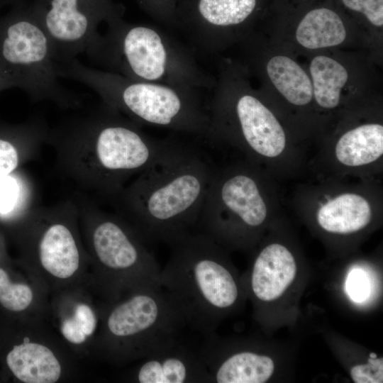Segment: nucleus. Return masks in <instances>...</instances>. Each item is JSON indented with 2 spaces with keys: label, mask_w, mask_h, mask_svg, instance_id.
Segmentation results:
<instances>
[{
  "label": "nucleus",
  "mask_w": 383,
  "mask_h": 383,
  "mask_svg": "<svg viewBox=\"0 0 383 383\" xmlns=\"http://www.w3.org/2000/svg\"><path fill=\"white\" fill-rule=\"evenodd\" d=\"M46 143L58 171L80 188L112 201L131 179L189 148L150 137L103 103L49 128Z\"/></svg>",
  "instance_id": "1"
},
{
  "label": "nucleus",
  "mask_w": 383,
  "mask_h": 383,
  "mask_svg": "<svg viewBox=\"0 0 383 383\" xmlns=\"http://www.w3.org/2000/svg\"><path fill=\"white\" fill-rule=\"evenodd\" d=\"M214 172L189 148L135 177L111 201L148 244L171 245L195 231Z\"/></svg>",
  "instance_id": "2"
},
{
  "label": "nucleus",
  "mask_w": 383,
  "mask_h": 383,
  "mask_svg": "<svg viewBox=\"0 0 383 383\" xmlns=\"http://www.w3.org/2000/svg\"><path fill=\"white\" fill-rule=\"evenodd\" d=\"M160 286L180 310L187 328L204 338L239 303L240 289L221 245L190 233L170 245Z\"/></svg>",
  "instance_id": "3"
},
{
  "label": "nucleus",
  "mask_w": 383,
  "mask_h": 383,
  "mask_svg": "<svg viewBox=\"0 0 383 383\" xmlns=\"http://www.w3.org/2000/svg\"><path fill=\"white\" fill-rule=\"evenodd\" d=\"M123 13L118 4L105 22L106 32L86 51L93 62L134 80L210 88V76L189 50L155 26L127 22Z\"/></svg>",
  "instance_id": "4"
},
{
  "label": "nucleus",
  "mask_w": 383,
  "mask_h": 383,
  "mask_svg": "<svg viewBox=\"0 0 383 383\" xmlns=\"http://www.w3.org/2000/svg\"><path fill=\"white\" fill-rule=\"evenodd\" d=\"M4 228L16 244L17 265L48 294L88 284L89 258L74 199L35 205Z\"/></svg>",
  "instance_id": "5"
},
{
  "label": "nucleus",
  "mask_w": 383,
  "mask_h": 383,
  "mask_svg": "<svg viewBox=\"0 0 383 383\" xmlns=\"http://www.w3.org/2000/svg\"><path fill=\"white\" fill-rule=\"evenodd\" d=\"M82 240L89 258L88 287L103 303L160 286L161 269L142 237L117 213L87 197L74 198Z\"/></svg>",
  "instance_id": "6"
},
{
  "label": "nucleus",
  "mask_w": 383,
  "mask_h": 383,
  "mask_svg": "<svg viewBox=\"0 0 383 383\" xmlns=\"http://www.w3.org/2000/svg\"><path fill=\"white\" fill-rule=\"evenodd\" d=\"M57 77L72 79L94 90L104 104L139 126L148 125L206 136L209 114L196 89L134 80L92 68L77 58L55 63Z\"/></svg>",
  "instance_id": "7"
},
{
  "label": "nucleus",
  "mask_w": 383,
  "mask_h": 383,
  "mask_svg": "<svg viewBox=\"0 0 383 383\" xmlns=\"http://www.w3.org/2000/svg\"><path fill=\"white\" fill-rule=\"evenodd\" d=\"M185 320L161 287L100 303V322L91 352L111 364L137 362L181 338Z\"/></svg>",
  "instance_id": "8"
},
{
  "label": "nucleus",
  "mask_w": 383,
  "mask_h": 383,
  "mask_svg": "<svg viewBox=\"0 0 383 383\" xmlns=\"http://www.w3.org/2000/svg\"><path fill=\"white\" fill-rule=\"evenodd\" d=\"M55 62L50 41L29 3L11 6L0 16V72L33 102L77 109L80 102L59 82Z\"/></svg>",
  "instance_id": "9"
},
{
  "label": "nucleus",
  "mask_w": 383,
  "mask_h": 383,
  "mask_svg": "<svg viewBox=\"0 0 383 383\" xmlns=\"http://www.w3.org/2000/svg\"><path fill=\"white\" fill-rule=\"evenodd\" d=\"M76 355L44 320L0 312V382L56 383L74 372Z\"/></svg>",
  "instance_id": "10"
},
{
  "label": "nucleus",
  "mask_w": 383,
  "mask_h": 383,
  "mask_svg": "<svg viewBox=\"0 0 383 383\" xmlns=\"http://www.w3.org/2000/svg\"><path fill=\"white\" fill-rule=\"evenodd\" d=\"M267 209L252 174L214 172L195 231L219 245H245L266 220Z\"/></svg>",
  "instance_id": "11"
},
{
  "label": "nucleus",
  "mask_w": 383,
  "mask_h": 383,
  "mask_svg": "<svg viewBox=\"0 0 383 383\" xmlns=\"http://www.w3.org/2000/svg\"><path fill=\"white\" fill-rule=\"evenodd\" d=\"M217 88L208 111L206 138H235L253 154L279 156L285 148L286 137L271 111L250 93L231 98L221 87Z\"/></svg>",
  "instance_id": "12"
},
{
  "label": "nucleus",
  "mask_w": 383,
  "mask_h": 383,
  "mask_svg": "<svg viewBox=\"0 0 383 383\" xmlns=\"http://www.w3.org/2000/svg\"><path fill=\"white\" fill-rule=\"evenodd\" d=\"M30 9L44 30L55 62L65 63L96 42L98 28L118 6L113 0H31Z\"/></svg>",
  "instance_id": "13"
},
{
  "label": "nucleus",
  "mask_w": 383,
  "mask_h": 383,
  "mask_svg": "<svg viewBox=\"0 0 383 383\" xmlns=\"http://www.w3.org/2000/svg\"><path fill=\"white\" fill-rule=\"evenodd\" d=\"M258 3L259 0L179 1L176 27L196 48L210 54L220 45L226 32L250 19Z\"/></svg>",
  "instance_id": "14"
},
{
  "label": "nucleus",
  "mask_w": 383,
  "mask_h": 383,
  "mask_svg": "<svg viewBox=\"0 0 383 383\" xmlns=\"http://www.w3.org/2000/svg\"><path fill=\"white\" fill-rule=\"evenodd\" d=\"M52 296L50 313L61 340L75 355L91 352L100 322V304H94L95 295L87 285H82Z\"/></svg>",
  "instance_id": "15"
},
{
  "label": "nucleus",
  "mask_w": 383,
  "mask_h": 383,
  "mask_svg": "<svg viewBox=\"0 0 383 383\" xmlns=\"http://www.w3.org/2000/svg\"><path fill=\"white\" fill-rule=\"evenodd\" d=\"M129 382L138 383H208L211 379L198 350L179 338L138 360Z\"/></svg>",
  "instance_id": "16"
},
{
  "label": "nucleus",
  "mask_w": 383,
  "mask_h": 383,
  "mask_svg": "<svg viewBox=\"0 0 383 383\" xmlns=\"http://www.w3.org/2000/svg\"><path fill=\"white\" fill-rule=\"evenodd\" d=\"M25 271V270H24ZM47 292L25 271L19 273L11 259L0 262V312L8 316L44 320L50 313Z\"/></svg>",
  "instance_id": "17"
},
{
  "label": "nucleus",
  "mask_w": 383,
  "mask_h": 383,
  "mask_svg": "<svg viewBox=\"0 0 383 383\" xmlns=\"http://www.w3.org/2000/svg\"><path fill=\"white\" fill-rule=\"evenodd\" d=\"M296 264L285 246L272 243L255 257L249 277L250 290L255 299L269 302L278 299L294 281Z\"/></svg>",
  "instance_id": "18"
},
{
  "label": "nucleus",
  "mask_w": 383,
  "mask_h": 383,
  "mask_svg": "<svg viewBox=\"0 0 383 383\" xmlns=\"http://www.w3.org/2000/svg\"><path fill=\"white\" fill-rule=\"evenodd\" d=\"M198 351L211 382L264 383L274 372L272 359L253 351H237L226 355L201 348Z\"/></svg>",
  "instance_id": "19"
},
{
  "label": "nucleus",
  "mask_w": 383,
  "mask_h": 383,
  "mask_svg": "<svg viewBox=\"0 0 383 383\" xmlns=\"http://www.w3.org/2000/svg\"><path fill=\"white\" fill-rule=\"evenodd\" d=\"M372 211L363 196L345 193L327 201L317 213V221L326 231L337 234L357 232L369 224Z\"/></svg>",
  "instance_id": "20"
},
{
  "label": "nucleus",
  "mask_w": 383,
  "mask_h": 383,
  "mask_svg": "<svg viewBox=\"0 0 383 383\" xmlns=\"http://www.w3.org/2000/svg\"><path fill=\"white\" fill-rule=\"evenodd\" d=\"M383 154V126L370 123L343 134L335 145L338 160L348 167H359L376 161Z\"/></svg>",
  "instance_id": "21"
},
{
  "label": "nucleus",
  "mask_w": 383,
  "mask_h": 383,
  "mask_svg": "<svg viewBox=\"0 0 383 383\" xmlns=\"http://www.w3.org/2000/svg\"><path fill=\"white\" fill-rule=\"evenodd\" d=\"M346 31L339 15L326 7L308 11L296 28V38L302 46L317 49L335 46L343 42Z\"/></svg>",
  "instance_id": "22"
},
{
  "label": "nucleus",
  "mask_w": 383,
  "mask_h": 383,
  "mask_svg": "<svg viewBox=\"0 0 383 383\" xmlns=\"http://www.w3.org/2000/svg\"><path fill=\"white\" fill-rule=\"evenodd\" d=\"M267 74L277 89L291 104L309 103L313 96L311 80L304 70L286 56H274L267 64Z\"/></svg>",
  "instance_id": "23"
},
{
  "label": "nucleus",
  "mask_w": 383,
  "mask_h": 383,
  "mask_svg": "<svg viewBox=\"0 0 383 383\" xmlns=\"http://www.w3.org/2000/svg\"><path fill=\"white\" fill-rule=\"evenodd\" d=\"M35 189L30 177L19 170L0 181V223L8 226L35 206Z\"/></svg>",
  "instance_id": "24"
},
{
  "label": "nucleus",
  "mask_w": 383,
  "mask_h": 383,
  "mask_svg": "<svg viewBox=\"0 0 383 383\" xmlns=\"http://www.w3.org/2000/svg\"><path fill=\"white\" fill-rule=\"evenodd\" d=\"M310 71L318 104L326 109L337 106L340 91L348 77L345 67L331 57L320 55L312 60Z\"/></svg>",
  "instance_id": "25"
},
{
  "label": "nucleus",
  "mask_w": 383,
  "mask_h": 383,
  "mask_svg": "<svg viewBox=\"0 0 383 383\" xmlns=\"http://www.w3.org/2000/svg\"><path fill=\"white\" fill-rule=\"evenodd\" d=\"M148 15L170 27H176L177 10L179 0H135Z\"/></svg>",
  "instance_id": "26"
},
{
  "label": "nucleus",
  "mask_w": 383,
  "mask_h": 383,
  "mask_svg": "<svg viewBox=\"0 0 383 383\" xmlns=\"http://www.w3.org/2000/svg\"><path fill=\"white\" fill-rule=\"evenodd\" d=\"M348 9L363 14L373 25H383V0H341Z\"/></svg>",
  "instance_id": "27"
},
{
  "label": "nucleus",
  "mask_w": 383,
  "mask_h": 383,
  "mask_svg": "<svg viewBox=\"0 0 383 383\" xmlns=\"http://www.w3.org/2000/svg\"><path fill=\"white\" fill-rule=\"evenodd\" d=\"M382 358L368 359V363L357 365L350 369V377L355 383H379L383 381Z\"/></svg>",
  "instance_id": "28"
},
{
  "label": "nucleus",
  "mask_w": 383,
  "mask_h": 383,
  "mask_svg": "<svg viewBox=\"0 0 383 383\" xmlns=\"http://www.w3.org/2000/svg\"><path fill=\"white\" fill-rule=\"evenodd\" d=\"M369 284L365 272L355 269L348 274L345 284L346 292L354 301L362 302L369 294Z\"/></svg>",
  "instance_id": "29"
},
{
  "label": "nucleus",
  "mask_w": 383,
  "mask_h": 383,
  "mask_svg": "<svg viewBox=\"0 0 383 383\" xmlns=\"http://www.w3.org/2000/svg\"><path fill=\"white\" fill-rule=\"evenodd\" d=\"M10 259L6 252L5 238L1 231H0V262Z\"/></svg>",
  "instance_id": "30"
},
{
  "label": "nucleus",
  "mask_w": 383,
  "mask_h": 383,
  "mask_svg": "<svg viewBox=\"0 0 383 383\" xmlns=\"http://www.w3.org/2000/svg\"><path fill=\"white\" fill-rule=\"evenodd\" d=\"M31 0H0V11L6 7H11L22 3H28Z\"/></svg>",
  "instance_id": "31"
},
{
  "label": "nucleus",
  "mask_w": 383,
  "mask_h": 383,
  "mask_svg": "<svg viewBox=\"0 0 383 383\" xmlns=\"http://www.w3.org/2000/svg\"><path fill=\"white\" fill-rule=\"evenodd\" d=\"M13 88L11 81L0 72V91Z\"/></svg>",
  "instance_id": "32"
},
{
  "label": "nucleus",
  "mask_w": 383,
  "mask_h": 383,
  "mask_svg": "<svg viewBox=\"0 0 383 383\" xmlns=\"http://www.w3.org/2000/svg\"><path fill=\"white\" fill-rule=\"evenodd\" d=\"M370 358H376L377 357V355L374 353H370Z\"/></svg>",
  "instance_id": "33"
}]
</instances>
